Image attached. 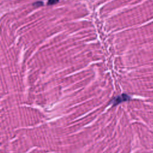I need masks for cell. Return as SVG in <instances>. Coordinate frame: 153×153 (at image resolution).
<instances>
[{
  "label": "cell",
  "instance_id": "1",
  "mask_svg": "<svg viewBox=\"0 0 153 153\" xmlns=\"http://www.w3.org/2000/svg\"><path fill=\"white\" fill-rule=\"evenodd\" d=\"M130 99V97L126 94H122L120 96H118L115 97H114L111 103H112L113 106H116L119 103H121L123 102H126V101H128Z\"/></svg>",
  "mask_w": 153,
  "mask_h": 153
},
{
  "label": "cell",
  "instance_id": "2",
  "mask_svg": "<svg viewBox=\"0 0 153 153\" xmlns=\"http://www.w3.org/2000/svg\"><path fill=\"white\" fill-rule=\"evenodd\" d=\"M59 0H48V5H53L58 2Z\"/></svg>",
  "mask_w": 153,
  "mask_h": 153
},
{
  "label": "cell",
  "instance_id": "3",
  "mask_svg": "<svg viewBox=\"0 0 153 153\" xmlns=\"http://www.w3.org/2000/svg\"><path fill=\"white\" fill-rule=\"evenodd\" d=\"M41 5H42V2H40V1L36 2L35 3L33 4V5H36V6H40Z\"/></svg>",
  "mask_w": 153,
  "mask_h": 153
}]
</instances>
